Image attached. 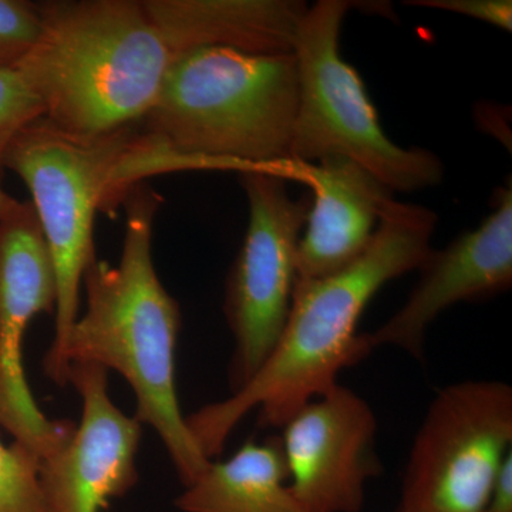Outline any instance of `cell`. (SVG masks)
<instances>
[{"label": "cell", "mask_w": 512, "mask_h": 512, "mask_svg": "<svg viewBox=\"0 0 512 512\" xmlns=\"http://www.w3.org/2000/svg\"><path fill=\"white\" fill-rule=\"evenodd\" d=\"M299 83L295 55L204 47L174 57L144 117L154 153L180 170L268 173L302 183L291 158Z\"/></svg>", "instance_id": "3"}, {"label": "cell", "mask_w": 512, "mask_h": 512, "mask_svg": "<svg viewBox=\"0 0 512 512\" xmlns=\"http://www.w3.org/2000/svg\"><path fill=\"white\" fill-rule=\"evenodd\" d=\"M511 454L510 384H448L413 441L397 512H484Z\"/></svg>", "instance_id": "7"}, {"label": "cell", "mask_w": 512, "mask_h": 512, "mask_svg": "<svg viewBox=\"0 0 512 512\" xmlns=\"http://www.w3.org/2000/svg\"><path fill=\"white\" fill-rule=\"evenodd\" d=\"M39 9V37L15 69L45 119L84 137L143 121L174 60L143 0H56Z\"/></svg>", "instance_id": "4"}, {"label": "cell", "mask_w": 512, "mask_h": 512, "mask_svg": "<svg viewBox=\"0 0 512 512\" xmlns=\"http://www.w3.org/2000/svg\"><path fill=\"white\" fill-rule=\"evenodd\" d=\"M138 131L124 128L104 136L66 133L45 117L13 138L6 170L26 184L55 265L57 303L55 339L43 360L45 375L66 386L64 349L80 315V292L87 268L96 261L94 222L126 200L124 164Z\"/></svg>", "instance_id": "5"}, {"label": "cell", "mask_w": 512, "mask_h": 512, "mask_svg": "<svg viewBox=\"0 0 512 512\" xmlns=\"http://www.w3.org/2000/svg\"><path fill=\"white\" fill-rule=\"evenodd\" d=\"M45 117V107L18 69H0V185L5 178V157L20 131Z\"/></svg>", "instance_id": "17"}, {"label": "cell", "mask_w": 512, "mask_h": 512, "mask_svg": "<svg viewBox=\"0 0 512 512\" xmlns=\"http://www.w3.org/2000/svg\"><path fill=\"white\" fill-rule=\"evenodd\" d=\"M436 212L393 200L369 249L336 274L296 281L288 319L264 365L222 402L185 417L208 460L220 456L235 427L258 409L261 427L282 429L306 403L339 384L342 370L372 348L359 333L363 312L393 279L416 271L431 252Z\"/></svg>", "instance_id": "1"}, {"label": "cell", "mask_w": 512, "mask_h": 512, "mask_svg": "<svg viewBox=\"0 0 512 512\" xmlns=\"http://www.w3.org/2000/svg\"><path fill=\"white\" fill-rule=\"evenodd\" d=\"M143 5L174 57L204 47L292 52L308 9L301 0H143Z\"/></svg>", "instance_id": "14"}, {"label": "cell", "mask_w": 512, "mask_h": 512, "mask_svg": "<svg viewBox=\"0 0 512 512\" xmlns=\"http://www.w3.org/2000/svg\"><path fill=\"white\" fill-rule=\"evenodd\" d=\"M406 5L456 13L488 23L505 32H511L512 29L511 0H409Z\"/></svg>", "instance_id": "19"}, {"label": "cell", "mask_w": 512, "mask_h": 512, "mask_svg": "<svg viewBox=\"0 0 512 512\" xmlns=\"http://www.w3.org/2000/svg\"><path fill=\"white\" fill-rule=\"evenodd\" d=\"M419 271V284L402 308L367 333L372 350L396 346L421 362L427 329L437 316L457 303L483 301L511 288V183L497 188L491 212L477 228L440 251L431 249Z\"/></svg>", "instance_id": "12"}, {"label": "cell", "mask_w": 512, "mask_h": 512, "mask_svg": "<svg viewBox=\"0 0 512 512\" xmlns=\"http://www.w3.org/2000/svg\"><path fill=\"white\" fill-rule=\"evenodd\" d=\"M249 220L229 271L224 313L235 340L229 380L241 389L271 355L288 319L298 271L299 241L311 201L293 200L286 180L268 173L241 174Z\"/></svg>", "instance_id": "8"}, {"label": "cell", "mask_w": 512, "mask_h": 512, "mask_svg": "<svg viewBox=\"0 0 512 512\" xmlns=\"http://www.w3.org/2000/svg\"><path fill=\"white\" fill-rule=\"evenodd\" d=\"M352 3L320 0L303 13L292 53L299 97L291 158L315 164L348 158L392 192L436 187L443 163L426 148L397 146L384 133L362 77L340 53V32Z\"/></svg>", "instance_id": "6"}, {"label": "cell", "mask_w": 512, "mask_h": 512, "mask_svg": "<svg viewBox=\"0 0 512 512\" xmlns=\"http://www.w3.org/2000/svg\"><path fill=\"white\" fill-rule=\"evenodd\" d=\"M55 265L32 202L0 220V427L40 461L66 446L76 424L50 420L30 390L23 342L36 316L55 315Z\"/></svg>", "instance_id": "9"}, {"label": "cell", "mask_w": 512, "mask_h": 512, "mask_svg": "<svg viewBox=\"0 0 512 512\" xmlns=\"http://www.w3.org/2000/svg\"><path fill=\"white\" fill-rule=\"evenodd\" d=\"M0 512H47L40 460L16 441H0Z\"/></svg>", "instance_id": "16"}, {"label": "cell", "mask_w": 512, "mask_h": 512, "mask_svg": "<svg viewBox=\"0 0 512 512\" xmlns=\"http://www.w3.org/2000/svg\"><path fill=\"white\" fill-rule=\"evenodd\" d=\"M279 437L249 440L207 470L175 500L183 512H305L288 484Z\"/></svg>", "instance_id": "15"}, {"label": "cell", "mask_w": 512, "mask_h": 512, "mask_svg": "<svg viewBox=\"0 0 512 512\" xmlns=\"http://www.w3.org/2000/svg\"><path fill=\"white\" fill-rule=\"evenodd\" d=\"M19 201L16 198L10 197L9 194H6L5 191L0 187V220H2L5 215H8L10 211L15 210L18 207Z\"/></svg>", "instance_id": "21"}, {"label": "cell", "mask_w": 512, "mask_h": 512, "mask_svg": "<svg viewBox=\"0 0 512 512\" xmlns=\"http://www.w3.org/2000/svg\"><path fill=\"white\" fill-rule=\"evenodd\" d=\"M281 430L289 490L303 510L362 511L367 481L383 471L369 403L336 384L306 403Z\"/></svg>", "instance_id": "10"}, {"label": "cell", "mask_w": 512, "mask_h": 512, "mask_svg": "<svg viewBox=\"0 0 512 512\" xmlns=\"http://www.w3.org/2000/svg\"><path fill=\"white\" fill-rule=\"evenodd\" d=\"M484 512H512V454L501 471Z\"/></svg>", "instance_id": "20"}, {"label": "cell", "mask_w": 512, "mask_h": 512, "mask_svg": "<svg viewBox=\"0 0 512 512\" xmlns=\"http://www.w3.org/2000/svg\"><path fill=\"white\" fill-rule=\"evenodd\" d=\"M82 399V419L66 446L40 461L47 512H100L138 483L143 424L111 400L109 370L72 363L67 384Z\"/></svg>", "instance_id": "11"}, {"label": "cell", "mask_w": 512, "mask_h": 512, "mask_svg": "<svg viewBox=\"0 0 512 512\" xmlns=\"http://www.w3.org/2000/svg\"><path fill=\"white\" fill-rule=\"evenodd\" d=\"M42 28L39 3L0 0V69L18 66L35 45Z\"/></svg>", "instance_id": "18"}, {"label": "cell", "mask_w": 512, "mask_h": 512, "mask_svg": "<svg viewBox=\"0 0 512 512\" xmlns=\"http://www.w3.org/2000/svg\"><path fill=\"white\" fill-rule=\"evenodd\" d=\"M302 184L313 197L299 241L296 281H313L342 271L365 254L394 192L342 157L306 164Z\"/></svg>", "instance_id": "13"}, {"label": "cell", "mask_w": 512, "mask_h": 512, "mask_svg": "<svg viewBox=\"0 0 512 512\" xmlns=\"http://www.w3.org/2000/svg\"><path fill=\"white\" fill-rule=\"evenodd\" d=\"M163 198L143 184L128 192L120 262L96 261L82 288L86 311L74 323L66 349L72 363H94L126 379L136 396V419L153 427L184 487L207 470L192 439L177 390L180 306L158 278L153 258L154 218Z\"/></svg>", "instance_id": "2"}]
</instances>
